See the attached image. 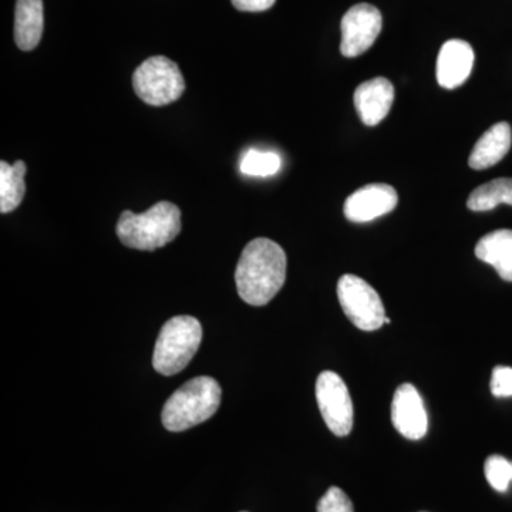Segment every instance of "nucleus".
I'll list each match as a JSON object with an SVG mask.
<instances>
[{
	"label": "nucleus",
	"mask_w": 512,
	"mask_h": 512,
	"mask_svg": "<svg viewBox=\"0 0 512 512\" xmlns=\"http://www.w3.org/2000/svg\"><path fill=\"white\" fill-rule=\"evenodd\" d=\"M500 204L512 205V178H497L480 185L467 201V207L476 212L491 211Z\"/></svg>",
	"instance_id": "nucleus-17"
},
{
	"label": "nucleus",
	"mask_w": 512,
	"mask_h": 512,
	"mask_svg": "<svg viewBox=\"0 0 512 512\" xmlns=\"http://www.w3.org/2000/svg\"><path fill=\"white\" fill-rule=\"evenodd\" d=\"M338 298L350 322L365 332H373L384 325V306L379 293L365 279L348 274L338 282Z\"/></svg>",
	"instance_id": "nucleus-6"
},
{
	"label": "nucleus",
	"mask_w": 512,
	"mask_h": 512,
	"mask_svg": "<svg viewBox=\"0 0 512 512\" xmlns=\"http://www.w3.org/2000/svg\"><path fill=\"white\" fill-rule=\"evenodd\" d=\"M318 512H355L352 501L339 487H330L316 505Z\"/></svg>",
	"instance_id": "nucleus-20"
},
{
	"label": "nucleus",
	"mask_w": 512,
	"mask_h": 512,
	"mask_svg": "<svg viewBox=\"0 0 512 512\" xmlns=\"http://www.w3.org/2000/svg\"><path fill=\"white\" fill-rule=\"evenodd\" d=\"M511 143L510 124L504 123V121L503 123L494 124L477 141L476 146L471 151L470 158H468V165L473 170H487V168L493 167L507 156Z\"/></svg>",
	"instance_id": "nucleus-13"
},
{
	"label": "nucleus",
	"mask_w": 512,
	"mask_h": 512,
	"mask_svg": "<svg viewBox=\"0 0 512 512\" xmlns=\"http://www.w3.org/2000/svg\"><path fill=\"white\" fill-rule=\"evenodd\" d=\"M394 87L386 77H375L360 84L355 92V107L363 124L375 127L382 123L394 103Z\"/></svg>",
	"instance_id": "nucleus-12"
},
{
	"label": "nucleus",
	"mask_w": 512,
	"mask_h": 512,
	"mask_svg": "<svg viewBox=\"0 0 512 512\" xmlns=\"http://www.w3.org/2000/svg\"><path fill=\"white\" fill-rule=\"evenodd\" d=\"M281 167L282 158L274 151L249 150L241 161V173L249 177H271Z\"/></svg>",
	"instance_id": "nucleus-18"
},
{
	"label": "nucleus",
	"mask_w": 512,
	"mask_h": 512,
	"mask_svg": "<svg viewBox=\"0 0 512 512\" xmlns=\"http://www.w3.org/2000/svg\"><path fill=\"white\" fill-rule=\"evenodd\" d=\"M242 512H247V511H242Z\"/></svg>",
	"instance_id": "nucleus-24"
},
{
	"label": "nucleus",
	"mask_w": 512,
	"mask_h": 512,
	"mask_svg": "<svg viewBox=\"0 0 512 512\" xmlns=\"http://www.w3.org/2000/svg\"><path fill=\"white\" fill-rule=\"evenodd\" d=\"M476 255L480 261L493 266L504 281L512 282V231L498 229L478 241Z\"/></svg>",
	"instance_id": "nucleus-14"
},
{
	"label": "nucleus",
	"mask_w": 512,
	"mask_h": 512,
	"mask_svg": "<svg viewBox=\"0 0 512 512\" xmlns=\"http://www.w3.org/2000/svg\"><path fill=\"white\" fill-rule=\"evenodd\" d=\"M202 340L200 320L192 316H175L165 322L154 348L153 366L160 375L174 376L183 372Z\"/></svg>",
	"instance_id": "nucleus-4"
},
{
	"label": "nucleus",
	"mask_w": 512,
	"mask_h": 512,
	"mask_svg": "<svg viewBox=\"0 0 512 512\" xmlns=\"http://www.w3.org/2000/svg\"><path fill=\"white\" fill-rule=\"evenodd\" d=\"M43 35V0H18L15 10V42L30 52Z\"/></svg>",
	"instance_id": "nucleus-15"
},
{
	"label": "nucleus",
	"mask_w": 512,
	"mask_h": 512,
	"mask_svg": "<svg viewBox=\"0 0 512 512\" xmlns=\"http://www.w3.org/2000/svg\"><path fill=\"white\" fill-rule=\"evenodd\" d=\"M286 279L284 249L268 238L249 242L239 258L235 281L242 301L264 306L281 291Z\"/></svg>",
	"instance_id": "nucleus-1"
},
{
	"label": "nucleus",
	"mask_w": 512,
	"mask_h": 512,
	"mask_svg": "<svg viewBox=\"0 0 512 512\" xmlns=\"http://www.w3.org/2000/svg\"><path fill=\"white\" fill-rule=\"evenodd\" d=\"M476 55L466 40L451 39L444 43L437 57V82L447 90L457 89L473 72Z\"/></svg>",
	"instance_id": "nucleus-11"
},
{
	"label": "nucleus",
	"mask_w": 512,
	"mask_h": 512,
	"mask_svg": "<svg viewBox=\"0 0 512 512\" xmlns=\"http://www.w3.org/2000/svg\"><path fill=\"white\" fill-rule=\"evenodd\" d=\"M28 167L23 161L10 165L6 161L0 163V212L8 214L22 204L26 194L25 175Z\"/></svg>",
	"instance_id": "nucleus-16"
},
{
	"label": "nucleus",
	"mask_w": 512,
	"mask_h": 512,
	"mask_svg": "<svg viewBox=\"0 0 512 512\" xmlns=\"http://www.w3.org/2000/svg\"><path fill=\"white\" fill-rule=\"evenodd\" d=\"M491 393L495 397H512V367H494L491 377Z\"/></svg>",
	"instance_id": "nucleus-21"
},
{
	"label": "nucleus",
	"mask_w": 512,
	"mask_h": 512,
	"mask_svg": "<svg viewBox=\"0 0 512 512\" xmlns=\"http://www.w3.org/2000/svg\"><path fill=\"white\" fill-rule=\"evenodd\" d=\"M316 400L326 426L335 436L345 437L353 429V404L348 386L338 373H320L316 380Z\"/></svg>",
	"instance_id": "nucleus-7"
},
{
	"label": "nucleus",
	"mask_w": 512,
	"mask_h": 512,
	"mask_svg": "<svg viewBox=\"0 0 512 512\" xmlns=\"http://www.w3.org/2000/svg\"><path fill=\"white\" fill-rule=\"evenodd\" d=\"M390 322H392V320H390V318H384V325H390Z\"/></svg>",
	"instance_id": "nucleus-23"
},
{
	"label": "nucleus",
	"mask_w": 512,
	"mask_h": 512,
	"mask_svg": "<svg viewBox=\"0 0 512 512\" xmlns=\"http://www.w3.org/2000/svg\"><path fill=\"white\" fill-rule=\"evenodd\" d=\"M397 202L399 197L392 185L369 184L350 195L343 211L349 221L365 224L392 212Z\"/></svg>",
	"instance_id": "nucleus-10"
},
{
	"label": "nucleus",
	"mask_w": 512,
	"mask_h": 512,
	"mask_svg": "<svg viewBox=\"0 0 512 512\" xmlns=\"http://www.w3.org/2000/svg\"><path fill=\"white\" fill-rule=\"evenodd\" d=\"M383 18L380 10L369 3L353 6L340 23L342 42L340 52L345 57H357L375 45L382 32Z\"/></svg>",
	"instance_id": "nucleus-8"
},
{
	"label": "nucleus",
	"mask_w": 512,
	"mask_h": 512,
	"mask_svg": "<svg viewBox=\"0 0 512 512\" xmlns=\"http://www.w3.org/2000/svg\"><path fill=\"white\" fill-rule=\"evenodd\" d=\"M221 399L222 390L217 380L208 376L191 379L164 404L161 419L165 429L180 433L204 423L217 413Z\"/></svg>",
	"instance_id": "nucleus-3"
},
{
	"label": "nucleus",
	"mask_w": 512,
	"mask_h": 512,
	"mask_svg": "<svg viewBox=\"0 0 512 512\" xmlns=\"http://www.w3.org/2000/svg\"><path fill=\"white\" fill-rule=\"evenodd\" d=\"M394 429L409 440H420L429 429V417L419 390L410 383L397 387L392 402Z\"/></svg>",
	"instance_id": "nucleus-9"
},
{
	"label": "nucleus",
	"mask_w": 512,
	"mask_h": 512,
	"mask_svg": "<svg viewBox=\"0 0 512 512\" xmlns=\"http://www.w3.org/2000/svg\"><path fill=\"white\" fill-rule=\"evenodd\" d=\"M133 86L137 96L154 107L174 103L185 90L180 67L165 56H153L141 63L134 72Z\"/></svg>",
	"instance_id": "nucleus-5"
},
{
	"label": "nucleus",
	"mask_w": 512,
	"mask_h": 512,
	"mask_svg": "<svg viewBox=\"0 0 512 512\" xmlns=\"http://www.w3.org/2000/svg\"><path fill=\"white\" fill-rule=\"evenodd\" d=\"M484 474L495 491L505 493L512 483V463L507 458L494 454L485 460Z\"/></svg>",
	"instance_id": "nucleus-19"
},
{
	"label": "nucleus",
	"mask_w": 512,
	"mask_h": 512,
	"mask_svg": "<svg viewBox=\"0 0 512 512\" xmlns=\"http://www.w3.org/2000/svg\"><path fill=\"white\" fill-rule=\"evenodd\" d=\"M235 9L241 12H265L275 5L276 0H231Z\"/></svg>",
	"instance_id": "nucleus-22"
},
{
	"label": "nucleus",
	"mask_w": 512,
	"mask_h": 512,
	"mask_svg": "<svg viewBox=\"0 0 512 512\" xmlns=\"http://www.w3.org/2000/svg\"><path fill=\"white\" fill-rule=\"evenodd\" d=\"M181 232V211L173 202L161 201L143 214L124 211L117 235L128 248L156 251L170 244Z\"/></svg>",
	"instance_id": "nucleus-2"
}]
</instances>
